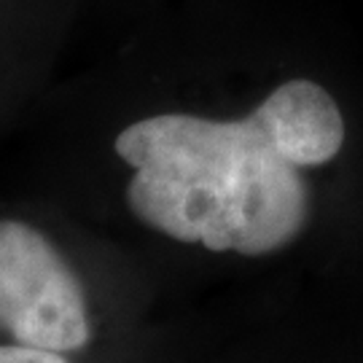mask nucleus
Here are the masks:
<instances>
[{"label":"nucleus","instance_id":"nucleus-1","mask_svg":"<svg viewBox=\"0 0 363 363\" xmlns=\"http://www.w3.org/2000/svg\"><path fill=\"white\" fill-rule=\"evenodd\" d=\"M116 154L135 169L130 210L156 232L216 253L267 256L310 218V189L264 108L237 121L159 113L130 124Z\"/></svg>","mask_w":363,"mask_h":363},{"label":"nucleus","instance_id":"nucleus-2","mask_svg":"<svg viewBox=\"0 0 363 363\" xmlns=\"http://www.w3.org/2000/svg\"><path fill=\"white\" fill-rule=\"evenodd\" d=\"M0 331L35 350L73 352L91 339L86 294L38 229L0 220Z\"/></svg>","mask_w":363,"mask_h":363},{"label":"nucleus","instance_id":"nucleus-3","mask_svg":"<svg viewBox=\"0 0 363 363\" xmlns=\"http://www.w3.org/2000/svg\"><path fill=\"white\" fill-rule=\"evenodd\" d=\"M277 138L298 167H320L345 145V118L337 100L307 78L286 81L261 103Z\"/></svg>","mask_w":363,"mask_h":363},{"label":"nucleus","instance_id":"nucleus-4","mask_svg":"<svg viewBox=\"0 0 363 363\" xmlns=\"http://www.w3.org/2000/svg\"><path fill=\"white\" fill-rule=\"evenodd\" d=\"M0 363H70L62 358V352L35 350L25 345H0Z\"/></svg>","mask_w":363,"mask_h":363}]
</instances>
